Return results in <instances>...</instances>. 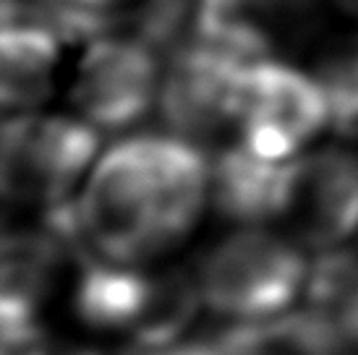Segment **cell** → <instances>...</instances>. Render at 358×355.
I'll list each match as a JSON object with an SVG mask.
<instances>
[{"mask_svg":"<svg viewBox=\"0 0 358 355\" xmlns=\"http://www.w3.org/2000/svg\"><path fill=\"white\" fill-rule=\"evenodd\" d=\"M212 165L178 133H136L97 157L76 198L81 251L115 264H147L199 225Z\"/></svg>","mask_w":358,"mask_h":355,"instance_id":"1","label":"cell"},{"mask_svg":"<svg viewBox=\"0 0 358 355\" xmlns=\"http://www.w3.org/2000/svg\"><path fill=\"white\" fill-rule=\"evenodd\" d=\"M308 277L301 248L285 236L249 225L222 238L196 272L201 303L233 324L288 314Z\"/></svg>","mask_w":358,"mask_h":355,"instance_id":"2","label":"cell"},{"mask_svg":"<svg viewBox=\"0 0 358 355\" xmlns=\"http://www.w3.org/2000/svg\"><path fill=\"white\" fill-rule=\"evenodd\" d=\"M100 133L84 118L8 115L0 147V186L8 204L48 215L76 201L71 191L97 162Z\"/></svg>","mask_w":358,"mask_h":355,"instance_id":"3","label":"cell"},{"mask_svg":"<svg viewBox=\"0 0 358 355\" xmlns=\"http://www.w3.org/2000/svg\"><path fill=\"white\" fill-rule=\"evenodd\" d=\"M332 126L322 81L278 58L251 63L241 81L236 133L238 144L269 162H290Z\"/></svg>","mask_w":358,"mask_h":355,"instance_id":"4","label":"cell"},{"mask_svg":"<svg viewBox=\"0 0 358 355\" xmlns=\"http://www.w3.org/2000/svg\"><path fill=\"white\" fill-rule=\"evenodd\" d=\"M162 73L159 50L139 34L94 37L79 58L71 99L97 131L131 129L159 102Z\"/></svg>","mask_w":358,"mask_h":355,"instance_id":"5","label":"cell"},{"mask_svg":"<svg viewBox=\"0 0 358 355\" xmlns=\"http://www.w3.org/2000/svg\"><path fill=\"white\" fill-rule=\"evenodd\" d=\"M249 66L246 60L194 37L173 50L157 102L170 133L204 141L236 129L241 81Z\"/></svg>","mask_w":358,"mask_h":355,"instance_id":"6","label":"cell"},{"mask_svg":"<svg viewBox=\"0 0 358 355\" xmlns=\"http://www.w3.org/2000/svg\"><path fill=\"white\" fill-rule=\"evenodd\" d=\"M280 222L319 251L348 240L358 230V154L322 147L293 159Z\"/></svg>","mask_w":358,"mask_h":355,"instance_id":"7","label":"cell"},{"mask_svg":"<svg viewBox=\"0 0 358 355\" xmlns=\"http://www.w3.org/2000/svg\"><path fill=\"white\" fill-rule=\"evenodd\" d=\"M79 222L73 212L48 215L40 227L13 230L6 236L0 285L3 337L42 329V308L58 287L66 256H79Z\"/></svg>","mask_w":358,"mask_h":355,"instance_id":"8","label":"cell"},{"mask_svg":"<svg viewBox=\"0 0 358 355\" xmlns=\"http://www.w3.org/2000/svg\"><path fill=\"white\" fill-rule=\"evenodd\" d=\"M63 34L42 0H3L0 84L8 115L34 113L55 87Z\"/></svg>","mask_w":358,"mask_h":355,"instance_id":"9","label":"cell"},{"mask_svg":"<svg viewBox=\"0 0 358 355\" xmlns=\"http://www.w3.org/2000/svg\"><path fill=\"white\" fill-rule=\"evenodd\" d=\"M290 162L262 159L236 141L212 162L209 201L222 217L241 222L243 227L280 219L288 191Z\"/></svg>","mask_w":358,"mask_h":355,"instance_id":"10","label":"cell"},{"mask_svg":"<svg viewBox=\"0 0 358 355\" xmlns=\"http://www.w3.org/2000/svg\"><path fill=\"white\" fill-rule=\"evenodd\" d=\"M306 311L345 355H358V254L327 248L308 266Z\"/></svg>","mask_w":358,"mask_h":355,"instance_id":"11","label":"cell"},{"mask_svg":"<svg viewBox=\"0 0 358 355\" xmlns=\"http://www.w3.org/2000/svg\"><path fill=\"white\" fill-rule=\"evenodd\" d=\"M319 81L332 108V126L345 133H358V42L338 50L322 66Z\"/></svg>","mask_w":358,"mask_h":355,"instance_id":"12","label":"cell"},{"mask_svg":"<svg viewBox=\"0 0 358 355\" xmlns=\"http://www.w3.org/2000/svg\"><path fill=\"white\" fill-rule=\"evenodd\" d=\"M131 0H50L52 16L63 40L90 42L100 37L108 21Z\"/></svg>","mask_w":358,"mask_h":355,"instance_id":"13","label":"cell"},{"mask_svg":"<svg viewBox=\"0 0 358 355\" xmlns=\"http://www.w3.org/2000/svg\"><path fill=\"white\" fill-rule=\"evenodd\" d=\"M340 13H345L348 19L358 21V0H329Z\"/></svg>","mask_w":358,"mask_h":355,"instance_id":"14","label":"cell"}]
</instances>
